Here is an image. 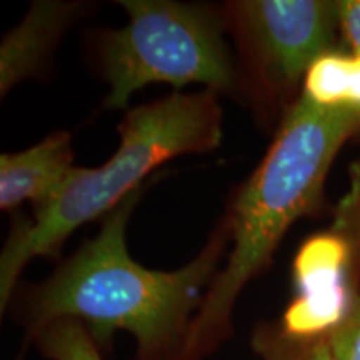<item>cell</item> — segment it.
<instances>
[{
  "label": "cell",
  "instance_id": "obj_11",
  "mask_svg": "<svg viewBox=\"0 0 360 360\" xmlns=\"http://www.w3.org/2000/svg\"><path fill=\"white\" fill-rule=\"evenodd\" d=\"M34 340L49 360H105L87 328L70 319L42 327Z\"/></svg>",
  "mask_w": 360,
  "mask_h": 360
},
{
  "label": "cell",
  "instance_id": "obj_10",
  "mask_svg": "<svg viewBox=\"0 0 360 360\" xmlns=\"http://www.w3.org/2000/svg\"><path fill=\"white\" fill-rule=\"evenodd\" d=\"M260 360H335L328 337L294 339L276 323H260L252 337Z\"/></svg>",
  "mask_w": 360,
  "mask_h": 360
},
{
  "label": "cell",
  "instance_id": "obj_4",
  "mask_svg": "<svg viewBox=\"0 0 360 360\" xmlns=\"http://www.w3.org/2000/svg\"><path fill=\"white\" fill-rule=\"evenodd\" d=\"M129 20L102 40V69L109 82L103 109H127L148 84L205 85L232 94L238 79L220 24L205 8L172 0H122Z\"/></svg>",
  "mask_w": 360,
  "mask_h": 360
},
{
  "label": "cell",
  "instance_id": "obj_14",
  "mask_svg": "<svg viewBox=\"0 0 360 360\" xmlns=\"http://www.w3.org/2000/svg\"><path fill=\"white\" fill-rule=\"evenodd\" d=\"M340 30L352 47V53H360V0L339 2Z\"/></svg>",
  "mask_w": 360,
  "mask_h": 360
},
{
  "label": "cell",
  "instance_id": "obj_3",
  "mask_svg": "<svg viewBox=\"0 0 360 360\" xmlns=\"http://www.w3.org/2000/svg\"><path fill=\"white\" fill-rule=\"evenodd\" d=\"M119 135V148L105 164L75 167L52 200L35 207L32 222L12 232L0 257L2 312L30 260L56 255L72 232L112 212L164 162L186 154H205L220 146L222 109L217 92H174L135 107L120 122Z\"/></svg>",
  "mask_w": 360,
  "mask_h": 360
},
{
  "label": "cell",
  "instance_id": "obj_9",
  "mask_svg": "<svg viewBox=\"0 0 360 360\" xmlns=\"http://www.w3.org/2000/svg\"><path fill=\"white\" fill-rule=\"evenodd\" d=\"M350 62L352 57L335 51L317 58L304 77L302 96L322 107L349 105Z\"/></svg>",
  "mask_w": 360,
  "mask_h": 360
},
{
  "label": "cell",
  "instance_id": "obj_1",
  "mask_svg": "<svg viewBox=\"0 0 360 360\" xmlns=\"http://www.w3.org/2000/svg\"><path fill=\"white\" fill-rule=\"evenodd\" d=\"M142 188L130 193L103 217L102 227L58 267L29 300V334L70 319L87 328L101 345L115 332H129L137 360H175L188 327L217 276L231 242L222 220L204 249L182 269L150 270L130 257L127 225Z\"/></svg>",
  "mask_w": 360,
  "mask_h": 360
},
{
  "label": "cell",
  "instance_id": "obj_6",
  "mask_svg": "<svg viewBox=\"0 0 360 360\" xmlns=\"http://www.w3.org/2000/svg\"><path fill=\"white\" fill-rule=\"evenodd\" d=\"M349 250L337 232L315 237L300 249L295 259L299 295L282 317L290 334L304 339L323 337L344 321L355 299L345 283Z\"/></svg>",
  "mask_w": 360,
  "mask_h": 360
},
{
  "label": "cell",
  "instance_id": "obj_5",
  "mask_svg": "<svg viewBox=\"0 0 360 360\" xmlns=\"http://www.w3.org/2000/svg\"><path fill=\"white\" fill-rule=\"evenodd\" d=\"M231 12L259 77L274 87H294L334 52L340 29L339 2L326 0H242Z\"/></svg>",
  "mask_w": 360,
  "mask_h": 360
},
{
  "label": "cell",
  "instance_id": "obj_12",
  "mask_svg": "<svg viewBox=\"0 0 360 360\" xmlns=\"http://www.w3.org/2000/svg\"><path fill=\"white\" fill-rule=\"evenodd\" d=\"M337 233L345 238L349 249L357 252L360 260V165H355L352 188L339 205Z\"/></svg>",
  "mask_w": 360,
  "mask_h": 360
},
{
  "label": "cell",
  "instance_id": "obj_8",
  "mask_svg": "<svg viewBox=\"0 0 360 360\" xmlns=\"http://www.w3.org/2000/svg\"><path fill=\"white\" fill-rule=\"evenodd\" d=\"M77 4L35 2L24 20L4 37L0 49L2 96L39 72L77 12Z\"/></svg>",
  "mask_w": 360,
  "mask_h": 360
},
{
  "label": "cell",
  "instance_id": "obj_7",
  "mask_svg": "<svg viewBox=\"0 0 360 360\" xmlns=\"http://www.w3.org/2000/svg\"><path fill=\"white\" fill-rule=\"evenodd\" d=\"M74 165L72 137L56 132L37 146L0 157V209L12 210L30 200L40 207L69 180Z\"/></svg>",
  "mask_w": 360,
  "mask_h": 360
},
{
  "label": "cell",
  "instance_id": "obj_2",
  "mask_svg": "<svg viewBox=\"0 0 360 360\" xmlns=\"http://www.w3.org/2000/svg\"><path fill=\"white\" fill-rule=\"evenodd\" d=\"M360 130V109L322 107L300 96L225 217L232 250L205 292L175 360H204L232 335L236 302L270 264L282 237L322 199L337 152Z\"/></svg>",
  "mask_w": 360,
  "mask_h": 360
},
{
  "label": "cell",
  "instance_id": "obj_13",
  "mask_svg": "<svg viewBox=\"0 0 360 360\" xmlns=\"http://www.w3.org/2000/svg\"><path fill=\"white\" fill-rule=\"evenodd\" d=\"M335 360H360V295L340 326L328 335Z\"/></svg>",
  "mask_w": 360,
  "mask_h": 360
}]
</instances>
